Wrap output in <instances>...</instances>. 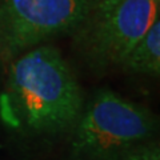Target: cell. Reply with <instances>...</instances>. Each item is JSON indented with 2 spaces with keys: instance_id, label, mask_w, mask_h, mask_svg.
<instances>
[{
  "instance_id": "cell-5",
  "label": "cell",
  "mask_w": 160,
  "mask_h": 160,
  "mask_svg": "<svg viewBox=\"0 0 160 160\" xmlns=\"http://www.w3.org/2000/svg\"><path fill=\"white\" fill-rule=\"evenodd\" d=\"M126 72L136 75L160 73V19L158 18L120 64Z\"/></svg>"
},
{
  "instance_id": "cell-3",
  "label": "cell",
  "mask_w": 160,
  "mask_h": 160,
  "mask_svg": "<svg viewBox=\"0 0 160 160\" xmlns=\"http://www.w3.org/2000/svg\"><path fill=\"white\" fill-rule=\"evenodd\" d=\"M156 127V118L148 108L100 89L71 129V158L119 160L131 148L153 140Z\"/></svg>"
},
{
  "instance_id": "cell-4",
  "label": "cell",
  "mask_w": 160,
  "mask_h": 160,
  "mask_svg": "<svg viewBox=\"0 0 160 160\" xmlns=\"http://www.w3.org/2000/svg\"><path fill=\"white\" fill-rule=\"evenodd\" d=\"M84 0H0V62L71 33Z\"/></svg>"
},
{
  "instance_id": "cell-6",
  "label": "cell",
  "mask_w": 160,
  "mask_h": 160,
  "mask_svg": "<svg viewBox=\"0 0 160 160\" xmlns=\"http://www.w3.org/2000/svg\"><path fill=\"white\" fill-rule=\"evenodd\" d=\"M119 160H160L159 147L153 140H151L131 148Z\"/></svg>"
},
{
  "instance_id": "cell-1",
  "label": "cell",
  "mask_w": 160,
  "mask_h": 160,
  "mask_svg": "<svg viewBox=\"0 0 160 160\" xmlns=\"http://www.w3.org/2000/svg\"><path fill=\"white\" fill-rule=\"evenodd\" d=\"M83 107L82 88L53 44H39L8 63L0 119L9 129L24 136L71 132Z\"/></svg>"
},
{
  "instance_id": "cell-2",
  "label": "cell",
  "mask_w": 160,
  "mask_h": 160,
  "mask_svg": "<svg viewBox=\"0 0 160 160\" xmlns=\"http://www.w3.org/2000/svg\"><path fill=\"white\" fill-rule=\"evenodd\" d=\"M159 9L160 0H84L83 12L69 35L89 68L120 67L159 18Z\"/></svg>"
}]
</instances>
